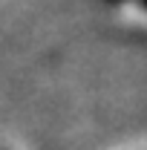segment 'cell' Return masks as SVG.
Wrapping results in <instances>:
<instances>
[{
	"label": "cell",
	"instance_id": "obj_1",
	"mask_svg": "<svg viewBox=\"0 0 147 150\" xmlns=\"http://www.w3.org/2000/svg\"><path fill=\"white\" fill-rule=\"evenodd\" d=\"M136 3H139V6H141V9H147V0H136Z\"/></svg>",
	"mask_w": 147,
	"mask_h": 150
}]
</instances>
